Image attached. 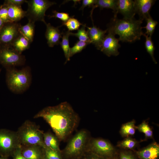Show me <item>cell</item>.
Listing matches in <instances>:
<instances>
[{"label": "cell", "mask_w": 159, "mask_h": 159, "mask_svg": "<svg viewBox=\"0 0 159 159\" xmlns=\"http://www.w3.org/2000/svg\"><path fill=\"white\" fill-rule=\"evenodd\" d=\"M42 118L49 125L60 141L65 140L77 127L78 115L68 102L44 108L34 116Z\"/></svg>", "instance_id": "obj_1"}, {"label": "cell", "mask_w": 159, "mask_h": 159, "mask_svg": "<svg viewBox=\"0 0 159 159\" xmlns=\"http://www.w3.org/2000/svg\"><path fill=\"white\" fill-rule=\"evenodd\" d=\"M143 21L135 18L120 19L113 18L107 25V31L118 35L119 41L132 43L139 40L144 33L142 31Z\"/></svg>", "instance_id": "obj_2"}, {"label": "cell", "mask_w": 159, "mask_h": 159, "mask_svg": "<svg viewBox=\"0 0 159 159\" xmlns=\"http://www.w3.org/2000/svg\"><path fill=\"white\" fill-rule=\"evenodd\" d=\"M89 132L81 129L69 141L65 148L61 150L64 159L80 158L86 152L87 145L90 138Z\"/></svg>", "instance_id": "obj_3"}, {"label": "cell", "mask_w": 159, "mask_h": 159, "mask_svg": "<svg viewBox=\"0 0 159 159\" xmlns=\"http://www.w3.org/2000/svg\"><path fill=\"white\" fill-rule=\"evenodd\" d=\"M6 83L11 91L20 93L29 88L32 78L29 67H26L20 70L11 67L6 69Z\"/></svg>", "instance_id": "obj_4"}, {"label": "cell", "mask_w": 159, "mask_h": 159, "mask_svg": "<svg viewBox=\"0 0 159 159\" xmlns=\"http://www.w3.org/2000/svg\"><path fill=\"white\" fill-rule=\"evenodd\" d=\"M19 143L22 146L39 145L45 148L44 143V132L35 123L25 121L16 131Z\"/></svg>", "instance_id": "obj_5"}, {"label": "cell", "mask_w": 159, "mask_h": 159, "mask_svg": "<svg viewBox=\"0 0 159 159\" xmlns=\"http://www.w3.org/2000/svg\"><path fill=\"white\" fill-rule=\"evenodd\" d=\"M28 9L26 16L28 21L35 23L37 21H41L45 24V13L47 10L52 5L56 4L55 2L47 0H26Z\"/></svg>", "instance_id": "obj_6"}, {"label": "cell", "mask_w": 159, "mask_h": 159, "mask_svg": "<svg viewBox=\"0 0 159 159\" xmlns=\"http://www.w3.org/2000/svg\"><path fill=\"white\" fill-rule=\"evenodd\" d=\"M20 145L16 131L0 129V156L7 158L11 156Z\"/></svg>", "instance_id": "obj_7"}, {"label": "cell", "mask_w": 159, "mask_h": 159, "mask_svg": "<svg viewBox=\"0 0 159 159\" xmlns=\"http://www.w3.org/2000/svg\"><path fill=\"white\" fill-rule=\"evenodd\" d=\"M115 149L108 140L101 138H90L88 142L86 152L94 154L103 158L112 157Z\"/></svg>", "instance_id": "obj_8"}, {"label": "cell", "mask_w": 159, "mask_h": 159, "mask_svg": "<svg viewBox=\"0 0 159 159\" xmlns=\"http://www.w3.org/2000/svg\"><path fill=\"white\" fill-rule=\"evenodd\" d=\"M25 61L24 56L11 47L0 48V63L6 69L22 65Z\"/></svg>", "instance_id": "obj_9"}, {"label": "cell", "mask_w": 159, "mask_h": 159, "mask_svg": "<svg viewBox=\"0 0 159 159\" xmlns=\"http://www.w3.org/2000/svg\"><path fill=\"white\" fill-rule=\"evenodd\" d=\"M21 25L17 22L4 23L0 31V48L11 47L20 33Z\"/></svg>", "instance_id": "obj_10"}, {"label": "cell", "mask_w": 159, "mask_h": 159, "mask_svg": "<svg viewBox=\"0 0 159 159\" xmlns=\"http://www.w3.org/2000/svg\"><path fill=\"white\" fill-rule=\"evenodd\" d=\"M100 46L99 50L108 57L117 56L119 54L118 49L120 47L118 39L113 34L107 31Z\"/></svg>", "instance_id": "obj_11"}, {"label": "cell", "mask_w": 159, "mask_h": 159, "mask_svg": "<svg viewBox=\"0 0 159 159\" xmlns=\"http://www.w3.org/2000/svg\"><path fill=\"white\" fill-rule=\"evenodd\" d=\"M134 1L136 14H138L139 19L143 21L150 15V10L156 0H135Z\"/></svg>", "instance_id": "obj_12"}, {"label": "cell", "mask_w": 159, "mask_h": 159, "mask_svg": "<svg viewBox=\"0 0 159 159\" xmlns=\"http://www.w3.org/2000/svg\"><path fill=\"white\" fill-rule=\"evenodd\" d=\"M117 12L122 14L124 19L134 18L136 14L134 1L132 0H117Z\"/></svg>", "instance_id": "obj_13"}, {"label": "cell", "mask_w": 159, "mask_h": 159, "mask_svg": "<svg viewBox=\"0 0 159 159\" xmlns=\"http://www.w3.org/2000/svg\"><path fill=\"white\" fill-rule=\"evenodd\" d=\"M91 43L94 44L97 49L99 50L102 41L104 38L107 30H103L95 26L93 24L92 27L86 26Z\"/></svg>", "instance_id": "obj_14"}, {"label": "cell", "mask_w": 159, "mask_h": 159, "mask_svg": "<svg viewBox=\"0 0 159 159\" xmlns=\"http://www.w3.org/2000/svg\"><path fill=\"white\" fill-rule=\"evenodd\" d=\"M45 24L47 27L45 36L49 46L53 47L60 43V40L62 37V33L60 31L58 27H54L49 23H46Z\"/></svg>", "instance_id": "obj_15"}, {"label": "cell", "mask_w": 159, "mask_h": 159, "mask_svg": "<svg viewBox=\"0 0 159 159\" xmlns=\"http://www.w3.org/2000/svg\"><path fill=\"white\" fill-rule=\"evenodd\" d=\"M21 146V153L26 159H43V148L39 145Z\"/></svg>", "instance_id": "obj_16"}, {"label": "cell", "mask_w": 159, "mask_h": 159, "mask_svg": "<svg viewBox=\"0 0 159 159\" xmlns=\"http://www.w3.org/2000/svg\"><path fill=\"white\" fill-rule=\"evenodd\" d=\"M136 153L141 159H157L159 155V145L153 143Z\"/></svg>", "instance_id": "obj_17"}, {"label": "cell", "mask_w": 159, "mask_h": 159, "mask_svg": "<svg viewBox=\"0 0 159 159\" xmlns=\"http://www.w3.org/2000/svg\"><path fill=\"white\" fill-rule=\"evenodd\" d=\"M99 7L100 9L104 8L110 9L112 10L114 13V18L117 17V0H96V2L92 7L90 12V16L92 21V14L94 9Z\"/></svg>", "instance_id": "obj_18"}, {"label": "cell", "mask_w": 159, "mask_h": 159, "mask_svg": "<svg viewBox=\"0 0 159 159\" xmlns=\"http://www.w3.org/2000/svg\"><path fill=\"white\" fill-rule=\"evenodd\" d=\"M6 5L8 6V17L12 22H17L26 16V11L22 9L21 6Z\"/></svg>", "instance_id": "obj_19"}, {"label": "cell", "mask_w": 159, "mask_h": 159, "mask_svg": "<svg viewBox=\"0 0 159 159\" xmlns=\"http://www.w3.org/2000/svg\"><path fill=\"white\" fill-rule=\"evenodd\" d=\"M43 140L45 148L60 151L59 147L60 141L57 137L50 132H44Z\"/></svg>", "instance_id": "obj_20"}, {"label": "cell", "mask_w": 159, "mask_h": 159, "mask_svg": "<svg viewBox=\"0 0 159 159\" xmlns=\"http://www.w3.org/2000/svg\"><path fill=\"white\" fill-rule=\"evenodd\" d=\"M30 43L26 38L20 33L13 42L11 47L21 54L23 51L29 48Z\"/></svg>", "instance_id": "obj_21"}, {"label": "cell", "mask_w": 159, "mask_h": 159, "mask_svg": "<svg viewBox=\"0 0 159 159\" xmlns=\"http://www.w3.org/2000/svg\"><path fill=\"white\" fill-rule=\"evenodd\" d=\"M34 22L28 21L26 24L21 25L19 29L20 33L26 38L31 43L33 41L34 34Z\"/></svg>", "instance_id": "obj_22"}, {"label": "cell", "mask_w": 159, "mask_h": 159, "mask_svg": "<svg viewBox=\"0 0 159 159\" xmlns=\"http://www.w3.org/2000/svg\"><path fill=\"white\" fill-rule=\"evenodd\" d=\"M71 32L68 31L62 33V40L60 42L61 47L64 52L66 59V63L70 60V47L69 46V38L71 35Z\"/></svg>", "instance_id": "obj_23"}, {"label": "cell", "mask_w": 159, "mask_h": 159, "mask_svg": "<svg viewBox=\"0 0 159 159\" xmlns=\"http://www.w3.org/2000/svg\"><path fill=\"white\" fill-rule=\"evenodd\" d=\"M136 127L134 120L126 123L122 126L120 130V134L122 137L126 138L133 135L135 133Z\"/></svg>", "instance_id": "obj_24"}, {"label": "cell", "mask_w": 159, "mask_h": 159, "mask_svg": "<svg viewBox=\"0 0 159 159\" xmlns=\"http://www.w3.org/2000/svg\"><path fill=\"white\" fill-rule=\"evenodd\" d=\"M43 159H64L61 150H54L47 148H43Z\"/></svg>", "instance_id": "obj_25"}, {"label": "cell", "mask_w": 159, "mask_h": 159, "mask_svg": "<svg viewBox=\"0 0 159 159\" xmlns=\"http://www.w3.org/2000/svg\"><path fill=\"white\" fill-rule=\"evenodd\" d=\"M146 22V25L145 26L142 27V28H145L146 32L145 34L148 36L151 37L153 34L156 26L158 24V22L154 20L150 15L145 20Z\"/></svg>", "instance_id": "obj_26"}, {"label": "cell", "mask_w": 159, "mask_h": 159, "mask_svg": "<svg viewBox=\"0 0 159 159\" xmlns=\"http://www.w3.org/2000/svg\"><path fill=\"white\" fill-rule=\"evenodd\" d=\"M143 36L145 38V45L146 51L150 55L153 62L156 64L157 63V62L154 57L155 47L152 39L151 37L148 36L144 34Z\"/></svg>", "instance_id": "obj_27"}, {"label": "cell", "mask_w": 159, "mask_h": 159, "mask_svg": "<svg viewBox=\"0 0 159 159\" xmlns=\"http://www.w3.org/2000/svg\"><path fill=\"white\" fill-rule=\"evenodd\" d=\"M137 141L130 137L126 138L123 140L119 142L117 146L120 148L127 149H133L137 146Z\"/></svg>", "instance_id": "obj_28"}, {"label": "cell", "mask_w": 159, "mask_h": 159, "mask_svg": "<svg viewBox=\"0 0 159 159\" xmlns=\"http://www.w3.org/2000/svg\"><path fill=\"white\" fill-rule=\"evenodd\" d=\"M85 24H83L82 26L77 30V32L72 33L71 32V35L74 36L78 38L79 41L91 43L88 33L85 30Z\"/></svg>", "instance_id": "obj_29"}, {"label": "cell", "mask_w": 159, "mask_h": 159, "mask_svg": "<svg viewBox=\"0 0 159 159\" xmlns=\"http://www.w3.org/2000/svg\"><path fill=\"white\" fill-rule=\"evenodd\" d=\"M83 24L81 23L77 19L72 17L66 22H63L62 25H64L68 29L69 31L78 30L81 25Z\"/></svg>", "instance_id": "obj_30"}, {"label": "cell", "mask_w": 159, "mask_h": 159, "mask_svg": "<svg viewBox=\"0 0 159 159\" xmlns=\"http://www.w3.org/2000/svg\"><path fill=\"white\" fill-rule=\"evenodd\" d=\"M136 129L140 132L143 133L145 138H151L153 136V132L148 124L145 121H143L136 127Z\"/></svg>", "instance_id": "obj_31"}, {"label": "cell", "mask_w": 159, "mask_h": 159, "mask_svg": "<svg viewBox=\"0 0 159 159\" xmlns=\"http://www.w3.org/2000/svg\"><path fill=\"white\" fill-rule=\"evenodd\" d=\"M89 44L88 43L79 40L72 47L70 48V57L74 54L81 52Z\"/></svg>", "instance_id": "obj_32"}, {"label": "cell", "mask_w": 159, "mask_h": 159, "mask_svg": "<svg viewBox=\"0 0 159 159\" xmlns=\"http://www.w3.org/2000/svg\"><path fill=\"white\" fill-rule=\"evenodd\" d=\"M0 18L4 23L12 22L8 17L7 5L4 4L0 6Z\"/></svg>", "instance_id": "obj_33"}, {"label": "cell", "mask_w": 159, "mask_h": 159, "mask_svg": "<svg viewBox=\"0 0 159 159\" xmlns=\"http://www.w3.org/2000/svg\"><path fill=\"white\" fill-rule=\"evenodd\" d=\"M53 14L52 15H49L48 17L49 18H55L59 19L62 20L63 22L67 21L70 18L69 14L67 13L59 12L55 10L53 11Z\"/></svg>", "instance_id": "obj_34"}, {"label": "cell", "mask_w": 159, "mask_h": 159, "mask_svg": "<svg viewBox=\"0 0 159 159\" xmlns=\"http://www.w3.org/2000/svg\"><path fill=\"white\" fill-rule=\"evenodd\" d=\"M11 156L12 157V159H26L22 154L21 145L16 149Z\"/></svg>", "instance_id": "obj_35"}, {"label": "cell", "mask_w": 159, "mask_h": 159, "mask_svg": "<svg viewBox=\"0 0 159 159\" xmlns=\"http://www.w3.org/2000/svg\"><path fill=\"white\" fill-rule=\"evenodd\" d=\"M96 1V0H83L82 5L80 10L83 11L84 8L86 6L92 7L95 4Z\"/></svg>", "instance_id": "obj_36"}, {"label": "cell", "mask_w": 159, "mask_h": 159, "mask_svg": "<svg viewBox=\"0 0 159 159\" xmlns=\"http://www.w3.org/2000/svg\"><path fill=\"white\" fill-rule=\"evenodd\" d=\"M25 0H5L4 4L6 5L21 6L24 2H26Z\"/></svg>", "instance_id": "obj_37"}, {"label": "cell", "mask_w": 159, "mask_h": 159, "mask_svg": "<svg viewBox=\"0 0 159 159\" xmlns=\"http://www.w3.org/2000/svg\"><path fill=\"white\" fill-rule=\"evenodd\" d=\"M82 158V159H104L90 152H86Z\"/></svg>", "instance_id": "obj_38"}, {"label": "cell", "mask_w": 159, "mask_h": 159, "mask_svg": "<svg viewBox=\"0 0 159 159\" xmlns=\"http://www.w3.org/2000/svg\"><path fill=\"white\" fill-rule=\"evenodd\" d=\"M120 159H135L131 154L125 152L120 153Z\"/></svg>", "instance_id": "obj_39"}, {"label": "cell", "mask_w": 159, "mask_h": 159, "mask_svg": "<svg viewBox=\"0 0 159 159\" xmlns=\"http://www.w3.org/2000/svg\"><path fill=\"white\" fill-rule=\"evenodd\" d=\"M4 24V23L3 22L2 19L0 18V31L3 26Z\"/></svg>", "instance_id": "obj_40"}, {"label": "cell", "mask_w": 159, "mask_h": 159, "mask_svg": "<svg viewBox=\"0 0 159 159\" xmlns=\"http://www.w3.org/2000/svg\"><path fill=\"white\" fill-rule=\"evenodd\" d=\"M0 159H9L8 158L0 156Z\"/></svg>", "instance_id": "obj_41"}, {"label": "cell", "mask_w": 159, "mask_h": 159, "mask_svg": "<svg viewBox=\"0 0 159 159\" xmlns=\"http://www.w3.org/2000/svg\"><path fill=\"white\" fill-rule=\"evenodd\" d=\"M82 157L80 158H76V159H82Z\"/></svg>", "instance_id": "obj_42"}, {"label": "cell", "mask_w": 159, "mask_h": 159, "mask_svg": "<svg viewBox=\"0 0 159 159\" xmlns=\"http://www.w3.org/2000/svg\"></svg>", "instance_id": "obj_43"}]
</instances>
